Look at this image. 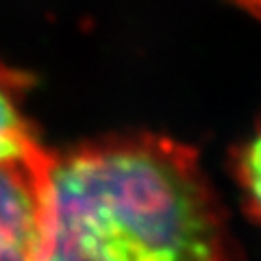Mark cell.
Wrapping results in <instances>:
<instances>
[{"mask_svg":"<svg viewBox=\"0 0 261 261\" xmlns=\"http://www.w3.org/2000/svg\"><path fill=\"white\" fill-rule=\"evenodd\" d=\"M50 152L39 144L0 161V261H42Z\"/></svg>","mask_w":261,"mask_h":261,"instance_id":"2","label":"cell"},{"mask_svg":"<svg viewBox=\"0 0 261 261\" xmlns=\"http://www.w3.org/2000/svg\"><path fill=\"white\" fill-rule=\"evenodd\" d=\"M42 261H240L196 152L122 135L50 152Z\"/></svg>","mask_w":261,"mask_h":261,"instance_id":"1","label":"cell"},{"mask_svg":"<svg viewBox=\"0 0 261 261\" xmlns=\"http://www.w3.org/2000/svg\"><path fill=\"white\" fill-rule=\"evenodd\" d=\"M24 89L20 76L0 63V161L29 154L42 144L24 111Z\"/></svg>","mask_w":261,"mask_h":261,"instance_id":"3","label":"cell"},{"mask_svg":"<svg viewBox=\"0 0 261 261\" xmlns=\"http://www.w3.org/2000/svg\"><path fill=\"white\" fill-rule=\"evenodd\" d=\"M235 176L246 209L261 224V126L244 142L235 157Z\"/></svg>","mask_w":261,"mask_h":261,"instance_id":"4","label":"cell"}]
</instances>
